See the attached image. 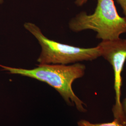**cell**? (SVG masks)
<instances>
[{"label": "cell", "mask_w": 126, "mask_h": 126, "mask_svg": "<svg viewBox=\"0 0 126 126\" xmlns=\"http://www.w3.org/2000/svg\"><path fill=\"white\" fill-rule=\"evenodd\" d=\"M37 65L35 68L27 69L0 64V67L10 74L27 77L45 82L56 90L68 106L75 107L81 113L87 111L86 104L75 94L72 87L74 81L85 75L86 66L84 64L76 63L69 65L55 64H38Z\"/></svg>", "instance_id": "6da1fadb"}, {"label": "cell", "mask_w": 126, "mask_h": 126, "mask_svg": "<svg viewBox=\"0 0 126 126\" xmlns=\"http://www.w3.org/2000/svg\"><path fill=\"white\" fill-rule=\"evenodd\" d=\"M69 27L77 33L92 30L101 41L114 40L126 33V20L118 13L113 0H97L94 13L80 12L70 21Z\"/></svg>", "instance_id": "7a4b0ae2"}, {"label": "cell", "mask_w": 126, "mask_h": 126, "mask_svg": "<svg viewBox=\"0 0 126 126\" xmlns=\"http://www.w3.org/2000/svg\"><path fill=\"white\" fill-rule=\"evenodd\" d=\"M24 28L38 41L41 47L40 54L37 59L39 64H65L93 61L101 57L99 46L91 48H81L63 44L48 38L36 24L26 22Z\"/></svg>", "instance_id": "3957f363"}, {"label": "cell", "mask_w": 126, "mask_h": 126, "mask_svg": "<svg viewBox=\"0 0 126 126\" xmlns=\"http://www.w3.org/2000/svg\"><path fill=\"white\" fill-rule=\"evenodd\" d=\"M104 59L110 63L114 74L115 102L112 108L114 119L124 125L122 105V72L126 61V39L101 41L98 45Z\"/></svg>", "instance_id": "277c9868"}, {"label": "cell", "mask_w": 126, "mask_h": 126, "mask_svg": "<svg viewBox=\"0 0 126 126\" xmlns=\"http://www.w3.org/2000/svg\"><path fill=\"white\" fill-rule=\"evenodd\" d=\"M78 126H126L114 119L109 122L94 123L85 120H81L77 122Z\"/></svg>", "instance_id": "5b68a950"}, {"label": "cell", "mask_w": 126, "mask_h": 126, "mask_svg": "<svg viewBox=\"0 0 126 126\" xmlns=\"http://www.w3.org/2000/svg\"><path fill=\"white\" fill-rule=\"evenodd\" d=\"M117 3L122 7L123 12L124 15V18L126 20V0H116Z\"/></svg>", "instance_id": "8992f818"}, {"label": "cell", "mask_w": 126, "mask_h": 126, "mask_svg": "<svg viewBox=\"0 0 126 126\" xmlns=\"http://www.w3.org/2000/svg\"><path fill=\"white\" fill-rule=\"evenodd\" d=\"M122 109L124 118V125L126 126V97L122 101Z\"/></svg>", "instance_id": "52a82bcc"}, {"label": "cell", "mask_w": 126, "mask_h": 126, "mask_svg": "<svg viewBox=\"0 0 126 126\" xmlns=\"http://www.w3.org/2000/svg\"><path fill=\"white\" fill-rule=\"evenodd\" d=\"M88 0H75V4L78 7H80L86 3Z\"/></svg>", "instance_id": "ba28073f"}, {"label": "cell", "mask_w": 126, "mask_h": 126, "mask_svg": "<svg viewBox=\"0 0 126 126\" xmlns=\"http://www.w3.org/2000/svg\"><path fill=\"white\" fill-rule=\"evenodd\" d=\"M4 2V0H0V5L2 4Z\"/></svg>", "instance_id": "9c48e42d"}]
</instances>
